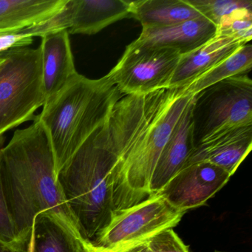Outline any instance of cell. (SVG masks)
I'll list each match as a JSON object with an SVG mask.
<instances>
[{
    "mask_svg": "<svg viewBox=\"0 0 252 252\" xmlns=\"http://www.w3.org/2000/svg\"><path fill=\"white\" fill-rule=\"evenodd\" d=\"M5 138L3 135H0V150L3 147L5 144Z\"/></svg>",
    "mask_w": 252,
    "mask_h": 252,
    "instance_id": "cell-27",
    "label": "cell"
},
{
    "mask_svg": "<svg viewBox=\"0 0 252 252\" xmlns=\"http://www.w3.org/2000/svg\"><path fill=\"white\" fill-rule=\"evenodd\" d=\"M252 67V46L249 42L184 88L187 94L194 95L221 81L247 74Z\"/></svg>",
    "mask_w": 252,
    "mask_h": 252,
    "instance_id": "cell-19",
    "label": "cell"
},
{
    "mask_svg": "<svg viewBox=\"0 0 252 252\" xmlns=\"http://www.w3.org/2000/svg\"><path fill=\"white\" fill-rule=\"evenodd\" d=\"M113 252V251L109 250V249H105V248L101 247V246H97V245L94 244L92 242H90L88 244V248H87L86 252Z\"/></svg>",
    "mask_w": 252,
    "mask_h": 252,
    "instance_id": "cell-25",
    "label": "cell"
},
{
    "mask_svg": "<svg viewBox=\"0 0 252 252\" xmlns=\"http://www.w3.org/2000/svg\"><path fill=\"white\" fill-rule=\"evenodd\" d=\"M122 96L107 75L90 79L77 73L45 101L37 116L51 141L57 178L90 135L107 122Z\"/></svg>",
    "mask_w": 252,
    "mask_h": 252,
    "instance_id": "cell-3",
    "label": "cell"
},
{
    "mask_svg": "<svg viewBox=\"0 0 252 252\" xmlns=\"http://www.w3.org/2000/svg\"><path fill=\"white\" fill-rule=\"evenodd\" d=\"M41 38L42 88L46 101L60 92L78 72L67 30Z\"/></svg>",
    "mask_w": 252,
    "mask_h": 252,
    "instance_id": "cell-13",
    "label": "cell"
},
{
    "mask_svg": "<svg viewBox=\"0 0 252 252\" xmlns=\"http://www.w3.org/2000/svg\"><path fill=\"white\" fill-rule=\"evenodd\" d=\"M150 252H189L172 228L164 230L145 242Z\"/></svg>",
    "mask_w": 252,
    "mask_h": 252,
    "instance_id": "cell-23",
    "label": "cell"
},
{
    "mask_svg": "<svg viewBox=\"0 0 252 252\" xmlns=\"http://www.w3.org/2000/svg\"><path fill=\"white\" fill-rule=\"evenodd\" d=\"M187 2L216 28L236 11L252 7L251 0H187Z\"/></svg>",
    "mask_w": 252,
    "mask_h": 252,
    "instance_id": "cell-20",
    "label": "cell"
},
{
    "mask_svg": "<svg viewBox=\"0 0 252 252\" xmlns=\"http://www.w3.org/2000/svg\"><path fill=\"white\" fill-rule=\"evenodd\" d=\"M33 240H30V243H29V252H33Z\"/></svg>",
    "mask_w": 252,
    "mask_h": 252,
    "instance_id": "cell-28",
    "label": "cell"
},
{
    "mask_svg": "<svg viewBox=\"0 0 252 252\" xmlns=\"http://www.w3.org/2000/svg\"><path fill=\"white\" fill-rule=\"evenodd\" d=\"M191 122L194 147L219 132L252 125V79L234 76L194 95Z\"/></svg>",
    "mask_w": 252,
    "mask_h": 252,
    "instance_id": "cell-6",
    "label": "cell"
},
{
    "mask_svg": "<svg viewBox=\"0 0 252 252\" xmlns=\"http://www.w3.org/2000/svg\"><path fill=\"white\" fill-rule=\"evenodd\" d=\"M181 56L175 50L132 42L107 76L123 95L167 89Z\"/></svg>",
    "mask_w": 252,
    "mask_h": 252,
    "instance_id": "cell-8",
    "label": "cell"
},
{
    "mask_svg": "<svg viewBox=\"0 0 252 252\" xmlns=\"http://www.w3.org/2000/svg\"><path fill=\"white\" fill-rule=\"evenodd\" d=\"M126 0H67L61 11L69 34L94 35L116 22L130 17Z\"/></svg>",
    "mask_w": 252,
    "mask_h": 252,
    "instance_id": "cell-10",
    "label": "cell"
},
{
    "mask_svg": "<svg viewBox=\"0 0 252 252\" xmlns=\"http://www.w3.org/2000/svg\"><path fill=\"white\" fill-rule=\"evenodd\" d=\"M231 175L206 162L185 165L160 191L174 208L187 212L203 206L221 189Z\"/></svg>",
    "mask_w": 252,
    "mask_h": 252,
    "instance_id": "cell-9",
    "label": "cell"
},
{
    "mask_svg": "<svg viewBox=\"0 0 252 252\" xmlns=\"http://www.w3.org/2000/svg\"><path fill=\"white\" fill-rule=\"evenodd\" d=\"M203 17L187 0H138L131 2L130 17L142 29L164 27Z\"/></svg>",
    "mask_w": 252,
    "mask_h": 252,
    "instance_id": "cell-18",
    "label": "cell"
},
{
    "mask_svg": "<svg viewBox=\"0 0 252 252\" xmlns=\"http://www.w3.org/2000/svg\"><path fill=\"white\" fill-rule=\"evenodd\" d=\"M215 252H221V251H215Z\"/></svg>",
    "mask_w": 252,
    "mask_h": 252,
    "instance_id": "cell-30",
    "label": "cell"
},
{
    "mask_svg": "<svg viewBox=\"0 0 252 252\" xmlns=\"http://www.w3.org/2000/svg\"><path fill=\"white\" fill-rule=\"evenodd\" d=\"M193 100L184 110L160 153L150 180V195L160 192L184 167L194 148L191 122Z\"/></svg>",
    "mask_w": 252,
    "mask_h": 252,
    "instance_id": "cell-12",
    "label": "cell"
},
{
    "mask_svg": "<svg viewBox=\"0 0 252 252\" xmlns=\"http://www.w3.org/2000/svg\"><path fill=\"white\" fill-rule=\"evenodd\" d=\"M67 0H0V33H16L58 14Z\"/></svg>",
    "mask_w": 252,
    "mask_h": 252,
    "instance_id": "cell-17",
    "label": "cell"
},
{
    "mask_svg": "<svg viewBox=\"0 0 252 252\" xmlns=\"http://www.w3.org/2000/svg\"><path fill=\"white\" fill-rule=\"evenodd\" d=\"M33 252H85L90 240L48 212L35 216Z\"/></svg>",
    "mask_w": 252,
    "mask_h": 252,
    "instance_id": "cell-16",
    "label": "cell"
},
{
    "mask_svg": "<svg viewBox=\"0 0 252 252\" xmlns=\"http://www.w3.org/2000/svg\"><path fill=\"white\" fill-rule=\"evenodd\" d=\"M45 103L40 48L10 50L0 63V135L33 120Z\"/></svg>",
    "mask_w": 252,
    "mask_h": 252,
    "instance_id": "cell-5",
    "label": "cell"
},
{
    "mask_svg": "<svg viewBox=\"0 0 252 252\" xmlns=\"http://www.w3.org/2000/svg\"><path fill=\"white\" fill-rule=\"evenodd\" d=\"M119 252H150L146 245L145 242L144 243H138V244L134 245V246H130V247L126 248L124 250L121 251Z\"/></svg>",
    "mask_w": 252,
    "mask_h": 252,
    "instance_id": "cell-24",
    "label": "cell"
},
{
    "mask_svg": "<svg viewBox=\"0 0 252 252\" xmlns=\"http://www.w3.org/2000/svg\"><path fill=\"white\" fill-rule=\"evenodd\" d=\"M8 52H9V51H5V52L0 53V59H2L4 58V57H6V56L8 55Z\"/></svg>",
    "mask_w": 252,
    "mask_h": 252,
    "instance_id": "cell-29",
    "label": "cell"
},
{
    "mask_svg": "<svg viewBox=\"0 0 252 252\" xmlns=\"http://www.w3.org/2000/svg\"><path fill=\"white\" fill-rule=\"evenodd\" d=\"M0 178L19 244L29 250L35 216L48 212L80 232L57 181L49 137L38 116L0 150Z\"/></svg>",
    "mask_w": 252,
    "mask_h": 252,
    "instance_id": "cell-2",
    "label": "cell"
},
{
    "mask_svg": "<svg viewBox=\"0 0 252 252\" xmlns=\"http://www.w3.org/2000/svg\"><path fill=\"white\" fill-rule=\"evenodd\" d=\"M0 242L22 252H29L20 246L17 240L15 228L11 219V215L7 206L4 195L1 178H0Z\"/></svg>",
    "mask_w": 252,
    "mask_h": 252,
    "instance_id": "cell-22",
    "label": "cell"
},
{
    "mask_svg": "<svg viewBox=\"0 0 252 252\" xmlns=\"http://www.w3.org/2000/svg\"><path fill=\"white\" fill-rule=\"evenodd\" d=\"M8 53H9V52H8ZM4 58H5V57H4ZM4 58L0 59V63H1V62H2V60H3V59H4Z\"/></svg>",
    "mask_w": 252,
    "mask_h": 252,
    "instance_id": "cell-31",
    "label": "cell"
},
{
    "mask_svg": "<svg viewBox=\"0 0 252 252\" xmlns=\"http://www.w3.org/2000/svg\"><path fill=\"white\" fill-rule=\"evenodd\" d=\"M193 98L184 88H167L124 95L116 103L104 123L116 157L111 181L114 213L150 195V180L160 153Z\"/></svg>",
    "mask_w": 252,
    "mask_h": 252,
    "instance_id": "cell-1",
    "label": "cell"
},
{
    "mask_svg": "<svg viewBox=\"0 0 252 252\" xmlns=\"http://www.w3.org/2000/svg\"><path fill=\"white\" fill-rule=\"evenodd\" d=\"M243 45L245 44L240 41L217 33L201 46L181 56L169 88L187 86L229 57Z\"/></svg>",
    "mask_w": 252,
    "mask_h": 252,
    "instance_id": "cell-15",
    "label": "cell"
},
{
    "mask_svg": "<svg viewBox=\"0 0 252 252\" xmlns=\"http://www.w3.org/2000/svg\"><path fill=\"white\" fill-rule=\"evenodd\" d=\"M184 214L169 204L160 193L151 194L135 206L115 212L93 243L119 252L174 228Z\"/></svg>",
    "mask_w": 252,
    "mask_h": 252,
    "instance_id": "cell-7",
    "label": "cell"
},
{
    "mask_svg": "<svg viewBox=\"0 0 252 252\" xmlns=\"http://www.w3.org/2000/svg\"><path fill=\"white\" fill-rule=\"evenodd\" d=\"M116 162L104 124L90 135L57 175L81 234L92 243L114 214L111 181Z\"/></svg>",
    "mask_w": 252,
    "mask_h": 252,
    "instance_id": "cell-4",
    "label": "cell"
},
{
    "mask_svg": "<svg viewBox=\"0 0 252 252\" xmlns=\"http://www.w3.org/2000/svg\"><path fill=\"white\" fill-rule=\"evenodd\" d=\"M252 147V125L233 128L195 146L185 165L206 162L222 168L232 176Z\"/></svg>",
    "mask_w": 252,
    "mask_h": 252,
    "instance_id": "cell-11",
    "label": "cell"
},
{
    "mask_svg": "<svg viewBox=\"0 0 252 252\" xmlns=\"http://www.w3.org/2000/svg\"><path fill=\"white\" fill-rule=\"evenodd\" d=\"M216 34L215 25L201 17L164 27L142 29L134 42L175 50L183 55L201 46Z\"/></svg>",
    "mask_w": 252,
    "mask_h": 252,
    "instance_id": "cell-14",
    "label": "cell"
},
{
    "mask_svg": "<svg viewBox=\"0 0 252 252\" xmlns=\"http://www.w3.org/2000/svg\"><path fill=\"white\" fill-rule=\"evenodd\" d=\"M0 252H22L20 251L16 250V249H13V248L9 247V246H6V245L3 244V243L0 242Z\"/></svg>",
    "mask_w": 252,
    "mask_h": 252,
    "instance_id": "cell-26",
    "label": "cell"
},
{
    "mask_svg": "<svg viewBox=\"0 0 252 252\" xmlns=\"http://www.w3.org/2000/svg\"><path fill=\"white\" fill-rule=\"evenodd\" d=\"M217 33L249 43L252 37V7L243 8L220 23Z\"/></svg>",
    "mask_w": 252,
    "mask_h": 252,
    "instance_id": "cell-21",
    "label": "cell"
}]
</instances>
